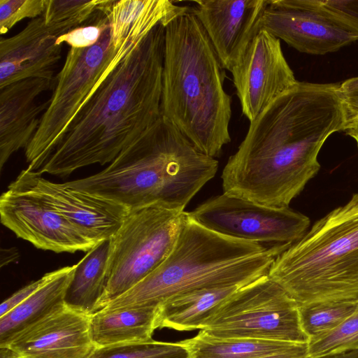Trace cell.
Returning <instances> with one entry per match:
<instances>
[{
  "label": "cell",
  "instance_id": "1",
  "mask_svg": "<svg viewBox=\"0 0 358 358\" xmlns=\"http://www.w3.org/2000/svg\"><path fill=\"white\" fill-rule=\"evenodd\" d=\"M348 121L338 84L298 81L250 122L223 169V193L288 207L319 171L326 140Z\"/></svg>",
  "mask_w": 358,
  "mask_h": 358
},
{
  "label": "cell",
  "instance_id": "2",
  "mask_svg": "<svg viewBox=\"0 0 358 358\" xmlns=\"http://www.w3.org/2000/svg\"><path fill=\"white\" fill-rule=\"evenodd\" d=\"M165 26L153 28L110 71L73 118L38 171L68 176L110 163L162 117Z\"/></svg>",
  "mask_w": 358,
  "mask_h": 358
},
{
  "label": "cell",
  "instance_id": "3",
  "mask_svg": "<svg viewBox=\"0 0 358 358\" xmlns=\"http://www.w3.org/2000/svg\"><path fill=\"white\" fill-rule=\"evenodd\" d=\"M224 70L192 8L165 27L162 117L215 159L231 141Z\"/></svg>",
  "mask_w": 358,
  "mask_h": 358
},
{
  "label": "cell",
  "instance_id": "4",
  "mask_svg": "<svg viewBox=\"0 0 358 358\" xmlns=\"http://www.w3.org/2000/svg\"><path fill=\"white\" fill-rule=\"evenodd\" d=\"M218 161L199 151L162 117L100 172L65 182L129 209L159 204L184 211L216 174Z\"/></svg>",
  "mask_w": 358,
  "mask_h": 358
},
{
  "label": "cell",
  "instance_id": "5",
  "mask_svg": "<svg viewBox=\"0 0 358 358\" xmlns=\"http://www.w3.org/2000/svg\"><path fill=\"white\" fill-rule=\"evenodd\" d=\"M291 244H263L210 231L187 214L167 258L144 279L103 308L157 307L180 294L217 287H243L268 274Z\"/></svg>",
  "mask_w": 358,
  "mask_h": 358
},
{
  "label": "cell",
  "instance_id": "6",
  "mask_svg": "<svg viewBox=\"0 0 358 358\" xmlns=\"http://www.w3.org/2000/svg\"><path fill=\"white\" fill-rule=\"evenodd\" d=\"M267 275L299 306L358 301V193L278 255Z\"/></svg>",
  "mask_w": 358,
  "mask_h": 358
},
{
  "label": "cell",
  "instance_id": "7",
  "mask_svg": "<svg viewBox=\"0 0 358 358\" xmlns=\"http://www.w3.org/2000/svg\"><path fill=\"white\" fill-rule=\"evenodd\" d=\"M145 36L129 38L120 47L113 45L108 22L99 41L88 48H70L63 66L55 76L50 104L39 127L24 149L27 169L38 171L69 124L115 66Z\"/></svg>",
  "mask_w": 358,
  "mask_h": 358
},
{
  "label": "cell",
  "instance_id": "8",
  "mask_svg": "<svg viewBox=\"0 0 358 358\" xmlns=\"http://www.w3.org/2000/svg\"><path fill=\"white\" fill-rule=\"evenodd\" d=\"M185 217V211L159 204L130 209L110 239L107 285L97 311L162 264L172 251Z\"/></svg>",
  "mask_w": 358,
  "mask_h": 358
},
{
  "label": "cell",
  "instance_id": "9",
  "mask_svg": "<svg viewBox=\"0 0 358 358\" xmlns=\"http://www.w3.org/2000/svg\"><path fill=\"white\" fill-rule=\"evenodd\" d=\"M299 305L268 275L241 287L204 324L201 331L218 338H252L308 343Z\"/></svg>",
  "mask_w": 358,
  "mask_h": 358
},
{
  "label": "cell",
  "instance_id": "10",
  "mask_svg": "<svg viewBox=\"0 0 358 358\" xmlns=\"http://www.w3.org/2000/svg\"><path fill=\"white\" fill-rule=\"evenodd\" d=\"M187 214L217 234L273 245L294 243L310 226L307 216L289 206H268L224 193L208 199Z\"/></svg>",
  "mask_w": 358,
  "mask_h": 358
},
{
  "label": "cell",
  "instance_id": "11",
  "mask_svg": "<svg viewBox=\"0 0 358 358\" xmlns=\"http://www.w3.org/2000/svg\"><path fill=\"white\" fill-rule=\"evenodd\" d=\"M260 29L301 52L316 55L358 40V31L327 11L319 0H268Z\"/></svg>",
  "mask_w": 358,
  "mask_h": 358
},
{
  "label": "cell",
  "instance_id": "12",
  "mask_svg": "<svg viewBox=\"0 0 358 358\" xmlns=\"http://www.w3.org/2000/svg\"><path fill=\"white\" fill-rule=\"evenodd\" d=\"M0 217L17 237L41 250L74 253L98 244L41 196L13 181L0 197Z\"/></svg>",
  "mask_w": 358,
  "mask_h": 358
},
{
  "label": "cell",
  "instance_id": "13",
  "mask_svg": "<svg viewBox=\"0 0 358 358\" xmlns=\"http://www.w3.org/2000/svg\"><path fill=\"white\" fill-rule=\"evenodd\" d=\"M231 73L242 114L250 122L298 82L280 40L265 29L257 34Z\"/></svg>",
  "mask_w": 358,
  "mask_h": 358
},
{
  "label": "cell",
  "instance_id": "14",
  "mask_svg": "<svg viewBox=\"0 0 358 358\" xmlns=\"http://www.w3.org/2000/svg\"><path fill=\"white\" fill-rule=\"evenodd\" d=\"M13 182L38 195L87 236L99 243L110 239L130 209L110 199L57 183L27 168Z\"/></svg>",
  "mask_w": 358,
  "mask_h": 358
},
{
  "label": "cell",
  "instance_id": "15",
  "mask_svg": "<svg viewBox=\"0 0 358 358\" xmlns=\"http://www.w3.org/2000/svg\"><path fill=\"white\" fill-rule=\"evenodd\" d=\"M193 13L224 69L231 71L260 30L268 0H196Z\"/></svg>",
  "mask_w": 358,
  "mask_h": 358
},
{
  "label": "cell",
  "instance_id": "16",
  "mask_svg": "<svg viewBox=\"0 0 358 358\" xmlns=\"http://www.w3.org/2000/svg\"><path fill=\"white\" fill-rule=\"evenodd\" d=\"M90 315L66 306L22 333L7 347L15 358H88L96 348Z\"/></svg>",
  "mask_w": 358,
  "mask_h": 358
},
{
  "label": "cell",
  "instance_id": "17",
  "mask_svg": "<svg viewBox=\"0 0 358 358\" xmlns=\"http://www.w3.org/2000/svg\"><path fill=\"white\" fill-rule=\"evenodd\" d=\"M47 27L43 16L32 19L17 34L0 38V89L30 79H55L62 44Z\"/></svg>",
  "mask_w": 358,
  "mask_h": 358
},
{
  "label": "cell",
  "instance_id": "18",
  "mask_svg": "<svg viewBox=\"0 0 358 358\" xmlns=\"http://www.w3.org/2000/svg\"><path fill=\"white\" fill-rule=\"evenodd\" d=\"M55 79L30 78L0 89V169L15 152L26 148L36 134L50 100L37 98L53 90Z\"/></svg>",
  "mask_w": 358,
  "mask_h": 358
},
{
  "label": "cell",
  "instance_id": "19",
  "mask_svg": "<svg viewBox=\"0 0 358 358\" xmlns=\"http://www.w3.org/2000/svg\"><path fill=\"white\" fill-rule=\"evenodd\" d=\"M76 266H66L47 273L45 281L34 293L0 317V347L8 345L22 333L66 306V295Z\"/></svg>",
  "mask_w": 358,
  "mask_h": 358
},
{
  "label": "cell",
  "instance_id": "20",
  "mask_svg": "<svg viewBox=\"0 0 358 358\" xmlns=\"http://www.w3.org/2000/svg\"><path fill=\"white\" fill-rule=\"evenodd\" d=\"M241 287L204 288L174 296L157 306V329L201 330L207 320Z\"/></svg>",
  "mask_w": 358,
  "mask_h": 358
},
{
  "label": "cell",
  "instance_id": "21",
  "mask_svg": "<svg viewBox=\"0 0 358 358\" xmlns=\"http://www.w3.org/2000/svg\"><path fill=\"white\" fill-rule=\"evenodd\" d=\"M157 307L101 309L90 315L95 347L148 341L157 329Z\"/></svg>",
  "mask_w": 358,
  "mask_h": 358
},
{
  "label": "cell",
  "instance_id": "22",
  "mask_svg": "<svg viewBox=\"0 0 358 358\" xmlns=\"http://www.w3.org/2000/svg\"><path fill=\"white\" fill-rule=\"evenodd\" d=\"M110 246V239L99 243L76 264L66 295L67 306L90 315L97 311L107 285Z\"/></svg>",
  "mask_w": 358,
  "mask_h": 358
},
{
  "label": "cell",
  "instance_id": "23",
  "mask_svg": "<svg viewBox=\"0 0 358 358\" xmlns=\"http://www.w3.org/2000/svg\"><path fill=\"white\" fill-rule=\"evenodd\" d=\"M190 358H258L296 350L307 343L252 338H218L203 331L180 341Z\"/></svg>",
  "mask_w": 358,
  "mask_h": 358
},
{
  "label": "cell",
  "instance_id": "24",
  "mask_svg": "<svg viewBox=\"0 0 358 358\" xmlns=\"http://www.w3.org/2000/svg\"><path fill=\"white\" fill-rule=\"evenodd\" d=\"M101 0H46L43 14L49 30L57 37L86 23L98 11Z\"/></svg>",
  "mask_w": 358,
  "mask_h": 358
},
{
  "label": "cell",
  "instance_id": "25",
  "mask_svg": "<svg viewBox=\"0 0 358 358\" xmlns=\"http://www.w3.org/2000/svg\"><path fill=\"white\" fill-rule=\"evenodd\" d=\"M358 310V301L299 306L301 327L310 338L334 329Z\"/></svg>",
  "mask_w": 358,
  "mask_h": 358
},
{
  "label": "cell",
  "instance_id": "26",
  "mask_svg": "<svg viewBox=\"0 0 358 358\" xmlns=\"http://www.w3.org/2000/svg\"><path fill=\"white\" fill-rule=\"evenodd\" d=\"M88 358H190L180 342H145L96 347Z\"/></svg>",
  "mask_w": 358,
  "mask_h": 358
},
{
  "label": "cell",
  "instance_id": "27",
  "mask_svg": "<svg viewBox=\"0 0 358 358\" xmlns=\"http://www.w3.org/2000/svg\"><path fill=\"white\" fill-rule=\"evenodd\" d=\"M358 350V310L329 332L310 338L309 358Z\"/></svg>",
  "mask_w": 358,
  "mask_h": 358
},
{
  "label": "cell",
  "instance_id": "28",
  "mask_svg": "<svg viewBox=\"0 0 358 358\" xmlns=\"http://www.w3.org/2000/svg\"><path fill=\"white\" fill-rule=\"evenodd\" d=\"M46 0H0V34H6L25 18L43 15Z\"/></svg>",
  "mask_w": 358,
  "mask_h": 358
},
{
  "label": "cell",
  "instance_id": "29",
  "mask_svg": "<svg viewBox=\"0 0 358 358\" xmlns=\"http://www.w3.org/2000/svg\"><path fill=\"white\" fill-rule=\"evenodd\" d=\"M108 24L107 17L99 10L92 24L79 27L57 38L58 44L67 43L70 48H83L94 45Z\"/></svg>",
  "mask_w": 358,
  "mask_h": 358
},
{
  "label": "cell",
  "instance_id": "30",
  "mask_svg": "<svg viewBox=\"0 0 358 358\" xmlns=\"http://www.w3.org/2000/svg\"><path fill=\"white\" fill-rule=\"evenodd\" d=\"M334 17L358 31V0H319Z\"/></svg>",
  "mask_w": 358,
  "mask_h": 358
},
{
  "label": "cell",
  "instance_id": "31",
  "mask_svg": "<svg viewBox=\"0 0 358 358\" xmlns=\"http://www.w3.org/2000/svg\"><path fill=\"white\" fill-rule=\"evenodd\" d=\"M46 273L38 280L32 281L22 287L3 301L0 306V317L7 314L34 293L45 281Z\"/></svg>",
  "mask_w": 358,
  "mask_h": 358
},
{
  "label": "cell",
  "instance_id": "32",
  "mask_svg": "<svg viewBox=\"0 0 358 358\" xmlns=\"http://www.w3.org/2000/svg\"><path fill=\"white\" fill-rule=\"evenodd\" d=\"M339 92L349 116V120L358 115V76L339 84Z\"/></svg>",
  "mask_w": 358,
  "mask_h": 358
},
{
  "label": "cell",
  "instance_id": "33",
  "mask_svg": "<svg viewBox=\"0 0 358 358\" xmlns=\"http://www.w3.org/2000/svg\"><path fill=\"white\" fill-rule=\"evenodd\" d=\"M258 358H309L308 343L294 350Z\"/></svg>",
  "mask_w": 358,
  "mask_h": 358
},
{
  "label": "cell",
  "instance_id": "34",
  "mask_svg": "<svg viewBox=\"0 0 358 358\" xmlns=\"http://www.w3.org/2000/svg\"><path fill=\"white\" fill-rule=\"evenodd\" d=\"M18 257L19 252L15 248H2L1 250V266L3 267L15 262Z\"/></svg>",
  "mask_w": 358,
  "mask_h": 358
},
{
  "label": "cell",
  "instance_id": "35",
  "mask_svg": "<svg viewBox=\"0 0 358 358\" xmlns=\"http://www.w3.org/2000/svg\"><path fill=\"white\" fill-rule=\"evenodd\" d=\"M345 131L355 139L358 148V115L349 120Z\"/></svg>",
  "mask_w": 358,
  "mask_h": 358
},
{
  "label": "cell",
  "instance_id": "36",
  "mask_svg": "<svg viewBox=\"0 0 358 358\" xmlns=\"http://www.w3.org/2000/svg\"><path fill=\"white\" fill-rule=\"evenodd\" d=\"M313 358H358V350L340 354L327 355Z\"/></svg>",
  "mask_w": 358,
  "mask_h": 358
},
{
  "label": "cell",
  "instance_id": "37",
  "mask_svg": "<svg viewBox=\"0 0 358 358\" xmlns=\"http://www.w3.org/2000/svg\"><path fill=\"white\" fill-rule=\"evenodd\" d=\"M0 358H15L13 350L7 347H0Z\"/></svg>",
  "mask_w": 358,
  "mask_h": 358
}]
</instances>
